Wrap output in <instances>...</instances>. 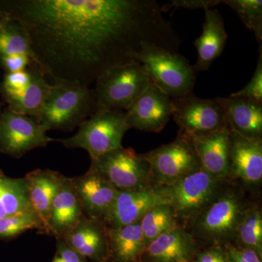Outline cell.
<instances>
[{
	"label": "cell",
	"instance_id": "1",
	"mask_svg": "<svg viewBox=\"0 0 262 262\" xmlns=\"http://www.w3.org/2000/svg\"><path fill=\"white\" fill-rule=\"evenodd\" d=\"M0 15L21 24L45 75L89 87L146 46H180L155 0H9Z\"/></svg>",
	"mask_w": 262,
	"mask_h": 262
},
{
	"label": "cell",
	"instance_id": "2",
	"mask_svg": "<svg viewBox=\"0 0 262 262\" xmlns=\"http://www.w3.org/2000/svg\"><path fill=\"white\" fill-rule=\"evenodd\" d=\"M229 184L189 223L187 230L200 244L226 246L233 243L237 225L250 203L242 189Z\"/></svg>",
	"mask_w": 262,
	"mask_h": 262
},
{
	"label": "cell",
	"instance_id": "3",
	"mask_svg": "<svg viewBox=\"0 0 262 262\" xmlns=\"http://www.w3.org/2000/svg\"><path fill=\"white\" fill-rule=\"evenodd\" d=\"M95 113L94 89L67 81L51 84L35 117L48 130H73Z\"/></svg>",
	"mask_w": 262,
	"mask_h": 262
},
{
	"label": "cell",
	"instance_id": "4",
	"mask_svg": "<svg viewBox=\"0 0 262 262\" xmlns=\"http://www.w3.org/2000/svg\"><path fill=\"white\" fill-rule=\"evenodd\" d=\"M150 82L144 66L136 60L110 69L96 80L95 113L127 111Z\"/></svg>",
	"mask_w": 262,
	"mask_h": 262
},
{
	"label": "cell",
	"instance_id": "5",
	"mask_svg": "<svg viewBox=\"0 0 262 262\" xmlns=\"http://www.w3.org/2000/svg\"><path fill=\"white\" fill-rule=\"evenodd\" d=\"M136 61L144 66L151 83L171 98L193 93L195 72L182 55L156 46H146Z\"/></svg>",
	"mask_w": 262,
	"mask_h": 262
},
{
	"label": "cell",
	"instance_id": "6",
	"mask_svg": "<svg viewBox=\"0 0 262 262\" xmlns=\"http://www.w3.org/2000/svg\"><path fill=\"white\" fill-rule=\"evenodd\" d=\"M130 129L125 112L120 110L96 112L79 126L75 135L56 139L67 149H82L91 159L122 147L125 133Z\"/></svg>",
	"mask_w": 262,
	"mask_h": 262
},
{
	"label": "cell",
	"instance_id": "7",
	"mask_svg": "<svg viewBox=\"0 0 262 262\" xmlns=\"http://www.w3.org/2000/svg\"><path fill=\"white\" fill-rule=\"evenodd\" d=\"M229 182L214 178L201 168L170 186H165L168 203L178 222L189 224Z\"/></svg>",
	"mask_w": 262,
	"mask_h": 262
},
{
	"label": "cell",
	"instance_id": "8",
	"mask_svg": "<svg viewBox=\"0 0 262 262\" xmlns=\"http://www.w3.org/2000/svg\"><path fill=\"white\" fill-rule=\"evenodd\" d=\"M91 169L119 191L142 190L156 185L149 165L131 148H117L91 160Z\"/></svg>",
	"mask_w": 262,
	"mask_h": 262
},
{
	"label": "cell",
	"instance_id": "9",
	"mask_svg": "<svg viewBox=\"0 0 262 262\" xmlns=\"http://www.w3.org/2000/svg\"><path fill=\"white\" fill-rule=\"evenodd\" d=\"M149 165L153 182L170 186L201 168L189 136L179 131L172 142L141 154Z\"/></svg>",
	"mask_w": 262,
	"mask_h": 262
},
{
	"label": "cell",
	"instance_id": "10",
	"mask_svg": "<svg viewBox=\"0 0 262 262\" xmlns=\"http://www.w3.org/2000/svg\"><path fill=\"white\" fill-rule=\"evenodd\" d=\"M48 131L34 117L5 108L0 115V151L13 158H21L31 150L56 141L46 134Z\"/></svg>",
	"mask_w": 262,
	"mask_h": 262
},
{
	"label": "cell",
	"instance_id": "11",
	"mask_svg": "<svg viewBox=\"0 0 262 262\" xmlns=\"http://www.w3.org/2000/svg\"><path fill=\"white\" fill-rule=\"evenodd\" d=\"M171 99L172 117L183 134L188 136L207 135L227 127L225 110L216 98L205 99L192 93Z\"/></svg>",
	"mask_w": 262,
	"mask_h": 262
},
{
	"label": "cell",
	"instance_id": "12",
	"mask_svg": "<svg viewBox=\"0 0 262 262\" xmlns=\"http://www.w3.org/2000/svg\"><path fill=\"white\" fill-rule=\"evenodd\" d=\"M161 203H168L165 186L156 184L142 190L118 191L102 222L110 228L136 223L150 208Z\"/></svg>",
	"mask_w": 262,
	"mask_h": 262
},
{
	"label": "cell",
	"instance_id": "13",
	"mask_svg": "<svg viewBox=\"0 0 262 262\" xmlns=\"http://www.w3.org/2000/svg\"><path fill=\"white\" fill-rule=\"evenodd\" d=\"M171 98L150 82L127 111L125 120L128 127L147 133H160L173 115Z\"/></svg>",
	"mask_w": 262,
	"mask_h": 262
},
{
	"label": "cell",
	"instance_id": "14",
	"mask_svg": "<svg viewBox=\"0 0 262 262\" xmlns=\"http://www.w3.org/2000/svg\"><path fill=\"white\" fill-rule=\"evenodd\" d=\"M201 244L185 227L177 225L145 248L140 262H193Z\"/></svg>",
	"mask_w": 262,
	"mask_h": 262
},
{
	"label": "cell",
	"instance_id": "15",
	"mask_svg": "<svg viewBox=\"0 0 262 262\" xmlns=\"http://www.w3.org/2000/svg\"><path fill=\"white\" fill-rule=\"evenodd\" d=\"M189 137L201 168L215 179L230 182L231 134L227 127L207 135Z\"/></svg>",
	"mask_w": 262,
	"mask_h": 262
},
{
	"label": "cell",
	"instance_id": "16",
	"mask_svg": "<svg viewBox=\"0 0 262 262\" xmlns=\"http://www.w3.org/2000/svg\"><path fill=\"white\" fill-rule=\"evenodd\" d=\"M72 182L84 215L102 222L119 190L91 168L84 176L72 179Z\"/></svg>",
	"mask_w": 262,
	"mask_h": 262
},
{
	"label": "cell",
	"instance_id": "17",
	"mask_svg": "<svg viewBox=\"0 0 262 262\" xmlns=\"http://www.w3.org/2000/svg\"><path fill=\"white\" fill-rule=\"evenodd\" d=\"M230 134V180L237 179L247 187H258L262 181V140Z\"/></svg>",
	"mask_w": 262,
	"mask_h": 262
},
{
	"label": "cell",
	"instance_id": "18",
	"mask_svg": "<svg viewBox=\"0 0 262 262\" xmlns=\"http://www.w3.org/2000/svg\"><path fill=\"white\" fill-rule=\"evenodd\" d=\"M229 131L253 140H262V102L244 97H217Z\"/></svg>",
	"mask_w": 262,
	"mask_h": 262
},
{
	"label": "cell",
	"instance_id": "19",
	"mask_svg": "<svg viewBox=\"0 0 262 262\" xmlns=\"http://www.w3.org/2000/svg\"><path fill=\"white\" fill-rule=\"evenodd\" d=\"M61 239L86 258L98 262L106 261L107 236L106 227L101 221L83 215L77 225Z\"/></svg>",
	"mask_w": 262,
	"mask_h": 262
},
{
	"label": "cell",
	"instance_id": "20",
	"mask_svg": "<svg viewBox=\"0 0 262 262\" xmlns=\"http://www.w3.org/2000/svg\"><path fill=\"white\" fill-rule=\"evenodd\" d=\"M83 215L72 179L65 177L52 203L48 220V234H53L58 239H63L77 225Z\"/></svg>",
	"mask_w": 262,
	"mask_h": 262
},
{
	"label": "cell",
	"instance_id": "21",
	"mask_svg": "<svg viewBox=\"0 0 262 262\" xmlns=\"http://www.w3.org/2000/svg\"><path fill=\"white\" fill-rule=\"evenodd\" d=\"M225 22L216 9L205 10L203 33L194 42L198 50V59L192 67L194 72L208 70L216 58L222 55L227 42Z\"/></svg>",
	"mask_w": 262,
	"mask_h": 262
},
{
	"label": "cell",
	"instance_id": "22",
	"mask_svg": "<svg viewBox=\"0 0 262 262\" xmlns=\"http://www.w3.org/2000/svg\"><path fill=\"white\" fill-rule=\"evenodd\" d=\"M64 178L51 170H35L25 177L31 205L40 220L42 232L48 234L52 203Z\"/></svg>",
	"mask_w": 262,
	"mask_h": 262
},
{
	"label": "cell",
	"instance_id": "23",
	"mask_svg": "<svg viewBox=\"0 0 262 262\" xmlns=\"http://www.w3.org/2000/svg\"><path fill=\"white\" fill-rule=\"evenodd\" d=\"M106 231L108 257L113 262H140L146 248L140 221L118 228L106 227Z\"/></svg>",
	"mask_w": 262,
	"mask_h": 262
},
{
	"label": "cell",
	"instance_id": "24",
	"mask_svg": "<svg viewBox=\"0 0 262 262\" xmlns=\"http://www.w3.org/2000/svg\"><path fill=\"white\" fill-rule=\"evenodd\" d=\"M32 80L22 94L5 100L12 112L35 118L49 91L51 84L46 82L44 74L36 65H32Z\"/></svg>",
	"mask_w": 262,
	"mask_h": 262
},
{
	"label": "cell",
	"instance_id": "25",
	"mask_svg": "<svg viewBox=\"0 0 262 262\" xmlns=\"http://www.w3.org/2000/svg\"><path fill=\"white\" fill-rule=\"evenodd\" d=\"M29 211H34L26 179L7 177L0 170V220Z\"/></svg>",
	"mask_w": 262,
	"mask_h": 262
},
{
	"label": "cell",
	"instance_id": "26",
	"mask_svg": "<svg viewBox=\"0 0 262 262\" xmlns=\"http://www.w3.org/2000/svg\"><path fill=\"white\" fill-rule=\"evenodd\" d=\"M15 56H28L36 65L28 34L21 24L0 15V59Z\"/></svg>",
	"mask_w": 262,
	"mask_h": 262
},
{
	"label": "cell",
	"instance_id": "27",
	"mask_svg": "<svg viewBox=\"0 0 262 262\" xmlns=\"http://www.w3.org/2000/svg\"><path fill=\"white\" fill-rule=\"evenodd\" d=\"M232 244L252 250L262 258V212L258 205L249 204L245 210Z\"/></svg>",
	"mask_w": 262,
	"mask_h": 262
},
{
	"label": "cell",
	"instance_id": "28",
	"mask_svg": "<svg viewBox=\"0 0 262 262\" xmlns=\"http://www.w3.org/2000/svg\"><path fill=\"white\" fill-rule=\"evenodd\" d=\"M179 225L177 214L168 203H161L150 208L140 220L146 247L162 234Z\"/></svg>",
	"mask_w": 262,
	"mask_h": 262
},
{
	"label": "cell",
	"instance_id": "29",
	"mask_svg": "<svg viewBox=\"0 0 262 262\" xmlns=\"http://www.w3.org/2000/svg\"><path fill=\"white\" fill-rule=\"evenodd\" d=\"M222 3L228 5L231 9L237 13L241 21L254 34L260 49H261V0H225Z\"/></svg>",
	"mask_w": 262,
	"mask_h": 262
},
{
	"label": "cell",
	"instance_id": "30",
	"mask_svg": "<svg viewBox=\"0 0 262 262\" xmlns=\"http://www.w3.org/2000/svg\"><path fill=\"white\" fill-rule=\"evenodd\" d=\"M42 231L40 220L34 211L26 212L0 220V239H9L29 229Z\"/></svg>",
	"mask_w": 262,
	"mask_h": 262
},
{
	"label": "cell",
	"instance_id": "31",
	"mask_svg": "<svg viewBox=\"0 0 262 262\" xmlns=\"http://www.w3.org/2000/svg\"><path fill=\"white\" fill-rule=\"evenodd\" d=\"M32 66L20 72L5 74L3 82L0 83V94L4 101L22 94L28 87L32 80Z\"/></svg>",
	"mask_w": 262,
	"mask_h": 262
},
{
	"label": "cell",
	"instance_id": "32",
	"mask_svg": "<svg viewBox=\"0 0 262 262\" xmlns=\"http://www.w3.org/2000/svg\"><path fill=\"white\" fill-rule=\"evenodd\" d=\"M259 52L257 66L252 78L244 89L231 94V96L251 98L262 102V52Z\"/></svg>",
	"mask_w": 262,
	"mask_h": 262
},
{
	"label": "cell",
	"instance_id": "33",
	"mask_svg": "<svg viewBox=\"0 0 262 262\" xmlns=\"http://www.w3.org/2000/svg\"><path fill=\"white\" fill-rule=\"evenodd\" d=\"M193 262H230L225 246H208L200 250Z\"/></svg>",
	"mask_w": 262,
	"mask_h": 262
},
{
	"label": "cell",
	"instance_id": "34",
	"mask_svg": "<svg viewBox=\"0 0 262 262\" xmlns=\"http://www.w3.org/2000/svg\"><path fill=\"white\" fill-rule=\"evenodd\" d=\"M230 262H262V258L252 251L237 247L232 244L225 246Z\"/></svg>",
	"mask_w": 262,
	"mask_h": 262
},
{
	"label": "cell",
	"instance_id": "35",
	"mask_svg": "<svg viewBox=\"0 0 262 262\" xmlns=\"http://www.w3.org/2000/svg\"><path fill=\"white\" fill-rule=\"evenodd\" d=\"M52 262H88L87 258L77 253L61 239H58L57 251Z\"/></svg>",
	"mask_w": 262,
	"mask_h": 262
},
{
	"label": "cell",
	"instance_id": "36",
	"mask_svg": "<svg viewBox=\"0 0 262 262\" xmlns=\"http://www.w3.org/2000/svg\"><path fill=\"white\" fill-rule=\"evenodd\" d=\"M32 65H35V63L32 58L26 56H10L0 59V67L6 73L20 72L27 70Z\"/></svg>",
	"mask_w": 262,
	"mask_h": 262
},
{
	"label": "cell",
	"instance_id": "37",
	"mask_svg": "<svg viewBox=\"0 0 262 262\" xmlns=\"http://www.w3.org/2000/svg\"><path fill=\"white\" fill-rule=\"evenodd\" d=\"M221 3L222 1H219V0H173L169 5V7L188 10H206L212 9Z\"/></svg>",
	"mask_w": 262,
	"mask_h": 262
},
{
	"label": "cell",
	"instance_id": "38",
	"mask_svg": "<svg viewBox=\"0 0 262 262\" xmlns=\"http://www.w3.org/2000/svg\"><path fill=\"white\" fill-rule=\"evenodd\" d=\"M3 106H4V103H0V115L2 113V110H3Z\"/></svg>",
	"mask_w": 262,
	"mask_h": 262
},
{
	"label": "cell",
	"instance_id": "39",
	"mask_svg": "<svg viewBox=\"0 0 262 262\" xmlns=\"http://www.w3.org/2000/svg\"><path fill=\"white\" fill-rule=\"evenodd\" d=\"M101 262H107V261H101Z\"/></svg>",
	"mask_w": 262,
	"mask_h": 262
}]
</instances>
